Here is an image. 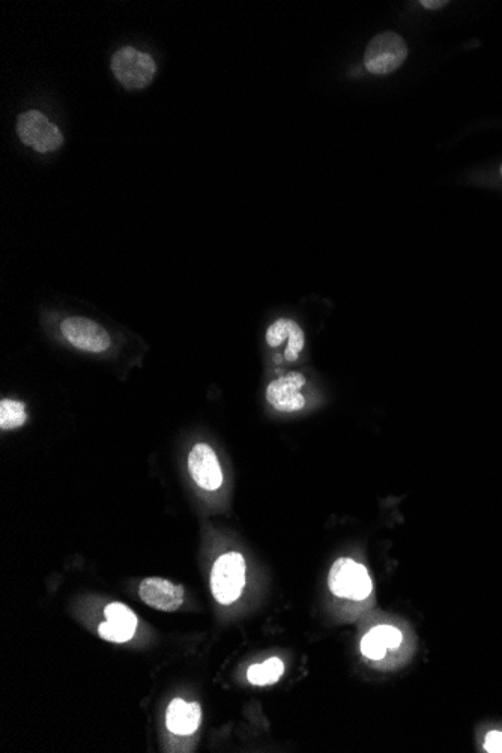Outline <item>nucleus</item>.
Segmentation results:
<instances>
[{
	"label": "nucleus",
	"mask_w": 502,
	"mask_h": 753,
	"mask_svg": "<svg viewBox=\"0 0 502 753\" xmlns=\"http://www.w3.org/2000/svg\"><path fill=\"white\" fill-rule=\"evenodd\" d=\"M328 587L340 599L361 602L372 594L373 582L363 564L351 558H339L331 567Z\"/></svg>",
	"instance_id": "obj_1"
},
{
	"label": "nucleus",
	"mask_w": 502,
	"mask_h": 753,
	"mask_svg": "<svg viewBox=\"0 0 502 753\" xmlns=\"http://www.w3.org/2000/svg\"><path fill=\"white\" fill-rule=\"evenodd\" d=\"M245 587V561L238 552L221 555L211 572V591L220 605H232Z\"/></svg>",
	"instance_id": "obj_2"
},
{
	"label": "nucleus",
	"mask_w": 502,
	"mask_h": 753,
	"mask_svg": "<svg viewBox=\"0 0 502 753\" xmlns=\"http://www.w3.org/2000/svg\"><path fill=\"white\" fill-rule=\"evenodd\" d=\"M408 58V46L396 32L376 35L366 49L364 65L376 76H387L402 67Z\"/></svg>",
	"instance_id": "obj_3"
},
{
	"label": "nucleus",
	"mask_w": 502,
	"mask_h": 753,
	"mask_svg": "<svg viewBox=\"0 0 502 753\" xmlns=\"http://www.w3.org/2000/svg\"><path fill=\"white\" fill-rule=\"evenodd\" d=\"M112 71L127 89H143L154 79L155 62L133 47H124L112 58Z\"/></svg>",
	"instance_id": "obj_4"
},
{
	"label": "nucleus",
	"mask_w": 502,
	"mask_h": 753,
	"mask_svg": "<svg viewBox=\"0 0 502 753\" xmlns=\"http://www.w3.org/2000/svg\"><path fill=\"white\" fill-rule=\"evenodd\" d=\"M17 133L25 145L38 152H52L61 148L64 136L56 125L37 110L23 113L17 121Z\"/></svg>",
	"instance_id": "obj_5"
},
{
	"label": "nucleus",
	"mask_w": 502,
	"mask_h": 753,
	"mask_svg": "<svg viewBox=\"0 0 502 753\" xmlns=\"http://www.w3.org/2000/svg\"><path fill=\"white\" fill-rule=\"evenodd\" d=\"M61 333L71 345L76 346L80 351L100 354L110 348V336L106 328L98 325L91 319L73 316L67 318L61 324Z\"/></svg>",
	"instance_id": "obj_6"
},
{
	"label": "nucleus",
	"mask_w": 502,
	"mask_h": 753,
	"mask_svg": "<svg viewBox=\"0 0 502 753\" xmlns=\"http://www.w3.org/2000/svg\"><path fill=\"white\" fill-rule=\"evenodd\" d=\"M306 384L307 379L303 373H286L268 384V403L277 411L286 414L301 411L306 406V397L301 393Z\"/></svg>",
	"instance_id": "obj_7"
},
{
	"label": "nucleus",
	"mask_w": 502,
	"mask_h": 753,
	"mask_svg": "<svg viewBox=\"0 0 502 753\" xmlns=\"http://www.w3.org/2000/svg\"><path fill=\"white\" fill-rule=\"evenodd\" d=\"M188 469L197 486L209 492L220 489L223 484V471L211 445L200 442L191 448L188 454Z\"/></svg>",
	"instance_id": "obj_8"
},
{
	"label": "nucleus",
	"mask_w": 502,
	"mask_h": 753,
	"mask_svg": "<svg viewBox=\"0 0 502 753\" xmlns=\"http://www.w3.org/2000/svg\"><path fill=\"white\" fill-rule=\"evenodd\" d=\"M139 594L146 605L158 611L175 612L184 603V587L172 584L167 579H145L140 584Z\"/></svg>",
	"instance_id": "obj_9"
},
{
	"label": "nucleus",
	"mask_w": 502,
	"mask_h": 753,
	"mask_svg": "<svg viewBox=\"0 0 502 753\" xmlns=\"http://www.w3.org/2000/svg\"><path fill=\"white\" fill-rule=\"evenodd\" d=\"M267 343L273 349L286 345L285 352H283V360L288 361V363H295L300 358L304 345H306V337H304V331L301 330L297 322L292 321V319L282 318L277 319L268 328Z\"/></svg>",
	"instance_id": "obj_10"
},
{
	"label": "nucleus",
	"mask_w": 502,
	"mask_h": 753,
	"mask_svg": "<svg viewBox=\"0 0 502 753\" xmlns=\"http://www.w3.org/2000/svg\"><path fill=\"white\" fill-rule=\"evenodd\" d=\"M202 720V708L197 702H185L173 699L167 708L166 726L172 734L191 735L199 729Z\"/></svg>",
	"instance_id": "obj_11"
},
{
	"label": "nucleus",
	"mask_w": 502,
	"mask_h": 753,
	"mask_svg": "<svg viewBox=\"0 0 502 753\" xmlns=\"http://www.w3.org/2000/svg\"><path fill=\"white\" fill-rule=\"evenodd\" d=\"M402 632L393 626H378L361 639V653L370 660L384 659L388 648L402 644Z\"/></svg>",
	"instance_id": "obj_12"
},
{
	"label": "nucleus",
	"mask_w": 502,
	"mask_h": 753,
	"mask_svg": "<svg viewBox=\"0 0 502 753\" xmlns=\"http://www.w3.org/2000/svg\"><path fill=\"white\" fill-rule=\"evenodd\" d=\"M283 674H285V663L279 657H271L264 663L250 666L247 678L253 686H270L277 683Z\"/></svg>",
	"instance_id": "obj_13"
},
{
	"label": "nucleus",
	"mask_w": 502,
	"mask_h": 753,
	"mask_svg": "<svg viewBox=\"0 0 502 753\" xmlns=\"http://www.w3.org/2000/svg\"><path fill=\"white\" fill-rule=\"evenodd\" d=\"M25 408V403L19 400H2L0 402V429L13 430L22 427L28 420Z\"/></svg>",
	"instance_id": "obj_14"
},
{
	"label": "nucleus",
	"mask_w": 502,
	"mask_h": 753,
	"mask_svg": "<svg viewBox=\"0 0 502 753\" xmlns=\"http://www.w3.org/2000/svg\"><path fill=\"white\" fill-rule=\"evenodd\" d=\"M104 615H106L107 621L115 624V626L136 633L137 617L128 606L122 605V603H110L104 609Z\"/></svg>",
	"instance_id": "obj_15"
},
{
	"label": "nucleus",
	"mask_w": 502,
	"mask_h": 753,
	"mask_svg": "<svg viewBox=\"0 0 502 753\" xmlns=\"http://www.w3.org/2000/svg\"><path fill=\"white\" fill-rule=\"evenodd\" d=\"M98 635L104 639V641L115 642V644H124V642L130 641L134 636V632L130 630L122 629V627L115 626L110 621H104L98 627Z\"/></svg>",
	"instance_id": "obj_16"
},
{
	"label": "nucleus",
	"mask_w": 502,
	"mask_h": 753,
	"mask_svg": "<svg viewBox=\"0 0 502 753\" xmlns=\"http://www.w3.org/2000/svg\"><path fill=\"white\" fill-rule=\"evenodd\" d=\"M483 750L489 753H502V729H490L486 732Z\"/></svg>",
	"instance_id": "obj_17"
},
{
	"label": "nucleus",
	"mask_w": 502,
	"mask_h": 753,
	"mask_svg": "<svg viewBox=\"0 0 502 753\" xmlns=\"http://www.w3.org/2000/svg\"><path fill=\"white\" fill-rule=\"evenodd\" d=\"M421 7L427 8V10H439L448 5V2H442V0H421Z\"/></svg>",
	"instance_id": "obj_18"
},
{
	"label": "nucleus",
	"mask_w": 502,
	"mask_h": 753,
	"mask_svg": "<svg viewBox=\"0 0 502 753\" xmlns=\"http://www.w3.org/2000/svg\"><path fill=\"white\" fill-rule=\"evenodd\" d=\"M501 176H502V164H501Z\"/></svg>",
	"instance_id": "obj_19"
}]
</instances>
